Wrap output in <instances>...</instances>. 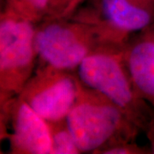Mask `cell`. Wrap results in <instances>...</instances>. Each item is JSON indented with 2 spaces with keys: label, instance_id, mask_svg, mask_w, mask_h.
<instances>
[{
  "label": "cell",
  "instance_id": "cell-7",
  "mask_svg": "<svg viewBox=\"0 0 154 154\" xmlns=\"http://www.w3.org/2000/svg\"><path fill=\"white\" fill-rule=\"evenodd\" d=\"M1 135L10 141L13 154H51V134L47 122L20 97L0 105Z\"/></svg>",
  "mask_w": 154,
  "mask_h": 154
},
{
  "label": "cell",
  "instance_id": "cell-3",
  "mask_svg": "<svg viewBox=\"0 0 154 154\" xmlns=\"http://www.w3.org/2000/svg\"><path fill=\"white\" fill-rule=\"evenodd\" d=\"M37 66L75 72L87 57L109 46L95 28L68 17L45 18L35 25Z\"/></svg>",
  "mask_w": 154,
  "mask_h": 154
},
{
  "label": "cell",
  "instance_id": "cell-8",
  "mask_svg": "<svg viewBox=\"0 0 154 154\" xmlns=\"http://www.w3.org/2000/svg\"><path fill=\"white\" fill-rule=\"evenodd\" d=\"M123 52L138 93L154 107V22L134 34Z\"/></svg>",
  "mask_w": 154,
  "mask_h": 154
},
{
  "label": "cell",
  "instance_id": "cell-2",
  "mask_svg": "<svg viewBox=\"0 0 154 154\" xmlns=\"http://www.w3.org/2000/svg\"><path fill=\"white\" fill-rule=\"evenodd\" d=\"M123 47H107L92 53L75 73L83 85L104 95L144 131L154 114V107L138 93L127 66Z\"/></svg>",
  "mask_w": 154,
  "mask_h": 154
},
{
  "label": "cell",
  "instance_id": "cell-6",
  "mask_svg": "<svg viewBox=\"0 0 154 154\" xmlns=\"http://www.w3.org/2000/svg\"><path fill=\"white\" fill-rule=\"evenodd\" d=\"M80 81L75 72L36 67L18 95L46 122L65 119L77 98Z\"/></svg>",
  "mask_w": 154,
  "mask_h": 154
},
{
  "label": "cell",
  "instance_id": "cell-9",
  "mask_svg": "<svg viewBox=\"0 0 154 154\" xmlns=\"http://www.w3.org/2000/svg\"><path fill=\"white\" fill-rule=\"evenodd\" d=\"M51 0H1V11L38 24L47 17Z\"/></svg>",
  "mask_w": 154,
  "mask_h": 154
},
{
  "label": "cell",
  "instance_id": "cell-12",
  "mask_svg": "<svg viewBox=\"0 0 154 154\" xmlns=\"http://www.w3.org/2000/svg\"><path fill=\"white\" fill-rule=\"evenodd\" d=\"M150 148L140 146L135 141H120L102 149L99 154H147Z\"/></svg>",
  "mask_w": 154,
  "mask_h": 154
},
{
  "label": "cell",
  "instance_id": "cell-13",
  "mask_svg": "<svg viewBox=\"0 0 154 154\" xmlns=\"http://www.w3.org/2000/svg\"><path fill=\"white\" fill-rule=\"evenodd\" d=\"M143 132L146 133V135L148 139L151 153L154 154V114L147 122Z\"/></svg>",
  "mask_w": 154,
  "mask_h": 154
},
{
  "label": "cell",
  "instance_id": "cell-11",
  "mask_svg": "<svg viewBox=\"0 0 154 154\" xmlns=\"http://www.w3.org/2000/svg\"><path fill=\"white\" fill-rule=\"evenodd\" d=\"M83 1L84 0H51L48 14L45 18L68 17Z\"/></svg>",
  "mask_w": 154,
  "mask_h": 154
},
{
  "label": "cell",
  "instance_id": "cell-1",
  "mask_svg": "<svg viewBox=\"0 0 154 154\" xmlns=\"http://www.w3.org/2000/svg\"><path fill=\"white\" fill-rule=\"evenodd\" d=\"M66 122L81 153L99 154L117 142L135 141L140 132L115 104L81 82Z\"/></svg>",
  "mask_w": 154,
  "mask_h": 154
},
{
  "label": "cell",
  "instance_id": "cell-5",
  "mask_svg": "<svg viewBox=\"0 0 154 154\" xmlns=\"http://www.w3.org/2000/svg\"><path fill=\"white\" fill-rule=\"evenodd\" d=\"M35 24L0 13V105L21 94L37 66Z\"/></svg>",
  "mask_w": 154,
  "mask_h": 154
},
{
  "label": "cell",
  "instance_id": "cell-10",
  "mask_svg": "<svg viewBox=\"0 0 154 154\" xmlns=\"http://www.w3.org/2000/svg\"><path fill=\"white\" fill-rule=\"evenodd\" d=\"M51 134V154H78L80 150L75 141L66 118L55 122H47Z\"/></svg>",
  "mask_w": 154,
  "mask_h": 154
},
{
  "label": "cell",
  "instance_id": "cell-4",
  "mask_svg": "<svg viewBox=\"0 0 154 154\" xmlns=\"http://www.w3.org/2000/svg\"><path fill=\"white\" fill-rule=\"evenodd\" d=\"M68 18L94 27L107 45L123 47L154 22V0H85Z\"/></svg>",
  "mask_w": 154,
  "mask_h": 154
}]
</instances>
